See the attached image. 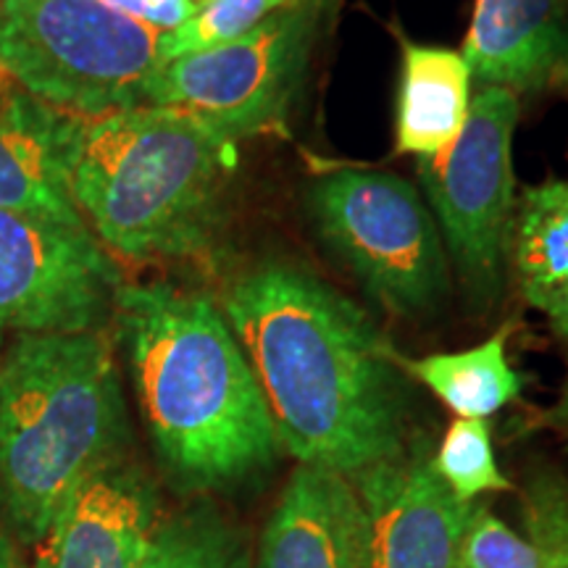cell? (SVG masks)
<instances>
[{"mask_svg": "<svg viewBox=\"0 0 568 568\" xmlns=\"http://www.w3.org/2000/svg\"><path fill=\"white\" fill-rule=\"evenodd\" d=\"M219 308L287 456L347 479L406 456L408 389L397 351L332 284L268 261L234 276Z\"/></svg>", "mask_w": 568, "mask_h": 568, "instance_id": "cell-1", "label": "cell"}, {"mask_svg": "<svg viewBox=\"0 0 568 568\" xmlns=\"http://www.w3.org/2000/svg\"><path fill=\"white\" fill-rule=\"evenodd\" d=\"M113 308L142 416L174 485L209 493L272 471L284 453L280 435L219 303L174 284H122Z\"/></svg>", "mask_w": 568, "mask_h": 568, "instance_id": "cell-2", "label": "cell"}, {"mask_svg": "<svg viewBox=\"0 0 568 568\" xmlns=\"http://www.w3.org/2000/svg\"><path fill=\"white\" fill-rule=\"evenodd\" d=\"M234 142L161 105L77 119L69 190L88 230L124 261H203L224 230Z\"/></svg>", "mask_w": 568, "mask_h": 568, "instance_id": "cell-3", "label": "cell"}, {"mask_svg": "<svg viewBox=\"0 0 568 568\" xmlns=\"http://www.w3.org/2000/svg\"><path fill=\"white\" fill-rule=\"evenodd\" d=\"M130 426L103 332L24 335L0 361V516L38 545L69 497L124 456Z\"/></svg>", "mask_w": 568, "mask_h": 568, "instance_id": "cell-4", "label": "cell"}, {"mask_svg": "<svg viewBox=\"0 0 568 568\" xmlns=\"http://www.w3.org/2000/svg\"><path fill=\"white\" fill-rule=\"evenodd\" d=\"M163 32L101 0H3L0 67L34 101L77 119L148 105Z\"/></svg>", "mask_w": 568, "mask_h": 568, "instance_id": "cell-5", "label": "cell"}, {"mask_svg": "<svg viewBox=\"0 0 568 568\" xmlns=\"http://www.w3.org/2000/svg\"><path fill=\"white\" fill-rule=\"evenodd\" d=\"M318 237L389 314L439 308L450 261L429 205L414 184L372 169H326L308 187Z\"/></svg>", "mask_w": 568, "mask_h": 568, "instance_id": "cell-6", "label": "cell"}, {"mask_svg": "<svg viewBox=\"0 0 568 568\" xmlns=\"http://www.w3.org/2000/svg\"><path fill=\"white\" fill-rule=\"evenodd\" d=\"M339 6L343 0H290L245 38L163 61L148 105L187 113L232 142L276 132Z\"/></svg>", "mask_w": 568, "mask_h": 568, "instance_id": "cell-7", "label": "cell"}, {"mask_svg": "<svg viewBox=\"0 0 568 568\" xmlns=\"http://www.w3.org/2000/svg\"><path fill=\"white\" fill-rule=\"evenodd\" d=\"M516 124V92L479 84L458 140L437 159L418 161V182L447 261L479 305L500 297L508 272Z\"/></svg>", "mask_w": 568, "mask_h": 568, "instance_id": "cell-8", "label": "cell"}, {"mask_svg": "<svg viewBox=\"0 0 568 568\" xmlns=\"http://www.w3.org/2000/svg\"><path fill=\"white\" fill-rule=\"evenodd\" d=\"M119 290V268L88 226L0 209V345L98 329Z\"/></svg>", "mask_w": 568, "mask_h": 568, "instance_id": "cell-9", "label": "cell"}, {"mask_svg": "<svg viewBox=\"0 0 568 568\" xmlns=\"http://www.w3.org/2000/svg\"><path fill=\"white\" fill-rule=\"evenodd\" d=\"M366 516V568H456L477 503L447 489L424 445L351 479Z\"/></svg>", "mask_w": 568, "mask_h": 568, "instance_id": "cell-10", "label": "cell"}, {"mask_svg": "<svg viewBox=\"0 0 568 568\" xmlns=\"http://www.w3.org/2000/svg\"><path fill=\"white\" fill-rule=\"evenodd\" d=\"M159 524L153 481L124 453L69 497L30 568H142Z\"/></svg>", "mask_w": 568, "mask_h": 568, "instance_id": "cell-11", "label": "cell"}, {"mask_svg": "<svg viewBox=\"0 0 568 568\" xmlns=\"http://www.w3.org/2000/svg\"><path fill=\"white\" fill-rule=\"evenodd\" d=\"M251 568H366V516L353 481L297 464Z\"/></svg>", "mask_w": 568, "mask_h": 568, "instance_id": "cell-12", "label": "cell"}, {"mask_svg": "<svg viewBox=\"0 0 568 568\" xmlns=\"http://www.w3.org/2000/svg\"><path fill=\"white\" fill-rule=\"evenodd\" d=\"M460 53L477 88H568V0H477Z\"/></svg>", "mask_w": 568, "mask_h": 568, "instance_id": "cell-13", "label": "cell"}, {"mask_svg": "<svg viewBox=\"0 0 568 568\" xmlns=\"http://www.w3.org/2000/svg\"><path fill=\"white\" fill-rule=\"evenodd\" d=\"M74 122L19 90L0 103V209L84 224L69 190Z\"/></svg>", "mask_w": 568, "mask_h": 568, "instance_id": "cell-14", "label": "cell"}, {"mask_svg": "<svg viewBox=\"0 0 568 568\" xmlns=\"http://www.w3.org/2000/svg\"><path fill=\"white\" fill-rule=\"evenodd\" d=\"M508 266L518 295L545 316L568 366V176L521 190L510 224ZM558 416L568 418V376Z\"/></svg>", "mask_w": 568, "mask_h": 568, "instance_id": "cell-15", "label": "cell"}, {"mask_svg": "<svg viewBox=\"0 0 568 568\" xmlns=\"http://www.w3.org/2000/svg\"><path fill=\"white\" fill-rule=\"evenodd\" d=\"M400 80L395 95V151L418 161L443 155L464 132L471 109V69L456 48L397 34Z\"/></svg>", "mask_w": 568, "mask_h": 568, "instance_id": "cell-16", "label": "cell"}, {"mask_svg": "<svg viewBox=\"0 0 568 568\" xmlns=\"http://www.w3.org/2000/svg\"><path fill=\"white\" fill-rule=\"evenodd\" d=\"M514 326L503 324L485 343L458 353L406 358L397 353L403 374L422 382L458 418H489L521 397L524 376L508 358Z\"/></svg>", "mask_w": 568, "mask_h": 568, "instance_id": "cell-17", "label": "cell"}, {"mask_svg": "<svg viewBox=\"0 0 568 568\" xmlns=\"http://www.w3.org/2000/svg\"><path fill=\"white\" fill-rule=\"evenodd\" d=\"M243 531L216 510L193 508L161 518L142 568H251Z\"/></svg>", "mask_w": 568, "mask_h": 568, "instance_id": "cell-18", "label": "cell"}, {"mask_svg": "<svg viewBox=\"0 0 568 568\" xmlns=\"http://www.w3.org/2000/svg\"><path fill=\"white\" fill-rule=\"evenodd\" d=\"M432 464L447 489L464 503H477L481 495L508 493L514 487L497 466L493 432L485 418H456L447 426Z\"/></svg>", "mask_w": 568, "mask_h": 568, "instance_id": "cell-19", "label": "cell"}, {"mask_svg": "<svg viewBox=\"0 0 568 568\" xmlns=\"http://www.w3.org/2000/svg\"><path fill=\"white\" fill-rule=\"evenodd\" d=\"M290 0H203L193 17L161 40L163 61L245 38Z\"/></svg>", "mask_w": 568, "mask_h": 568, "instance_id": "cell-20", "label": "cell"}, {"mask_svg": "<svg viewBox=\"0 0 568 568\" xmlns=\"http://www.w3.org/2000/svg\"><path fill=\"white\" fill-rule=\"evenodd\" d=\"M456 568H566L539 550L531 539L516 535L493 510L474 508L471 521L460 542Z\"/></svg>", "mask_w": 568, "mask_h": 568, "instance_id": "cell-21", "label": "cell"}, {"mask_svg": "<svg viewBox=\"0 0 568 568\" xmlns=\"http://www.w3.org/2000/svg\"><path fill=\"white\" fill-rule=\"evenodd\" d=\"M527 506L531 542L568 566V481L560 477L535 479Z\"/></svg>", "mask_w": 568, "mask_h": 568, "instance_id": "cell-22", "label": "cell"}, {"mask_svg": "<svg viewBox=\"0 0 568 568\" xmlns=\"http://www.w3.org/2000/svg\"><path fill=\"white\" fill-rule=\"evenodd\" d=\"M101 3L163 34L182 27L197 9L193 0H101Z\"/></svg>", "mask_w": 568, "mask_h": 568, "instance_id": "cell-23", "label": "cell"}, {"mask_svg": "<svg viewBox=\"0 0 568 568\" xmlns=\"http://www.w3.org/2000/svg\"><path fill=\"white\" fill-rule=\"evenodd\" d=\"M0 568H19L17 548H13V535L6 527L3 516H0Z\"/></svg>", "mask_w": 568, "mask_h": 568, "instance_id": "cell-24", "label": "cell"}, {"mask_svg": "<svg viewBox=\"0 0 568 568\" xmlns=\"http://www.w3.org/2000/svg\"><path fill=\"white\" fill-rule=\"evenodd\" d=\"M13 92H17V82L11 80L9 71H6L3 67H0V103L9 101V98L13 95Z\"/></svg>", "mask_w": 568, "mask_h": 568, "instance_id": "cell-25", "label": "cell"}, {"mask_svg": "<svg viewBox=\"0 0 568 568\" xmlns=\"http://www.w3.org/2000/svg\"><path fill=\"white\" fill-rule=\"evenodd\" d=\"M193 3H195V6H201V3H203V0H193Z\"/></svg>", "mask_w": 568, "mask_h": 568, "instance_id": "cell-26", "label": "cell"}, {"mask_svg": "<svg viewBox=\"0 0 568 568\" xmlns=\"http://www.w3.org/2000/svg\"><path fill=\"white\" fill-rule=\"evenodd\" d=\"M0 9H3V0H0Z\"/></svg>", "mask_w": 568, "mask_h": 568, "instance_id": "cell-27", "label": "cell"}, {"mask_svg": "<svg viewBox=\"0 0 568 568\" xmlns=\"http://www.w3.org/2000/svg\"><path fill=\"white\" fill-rule=\"evenodd\" d=\"M566 568H568V566H566Z\"/></svg>", "mask_w": 568, "mask_h": 568, "instance_id": "cell-28", "label": "cell"}]
</instances>
